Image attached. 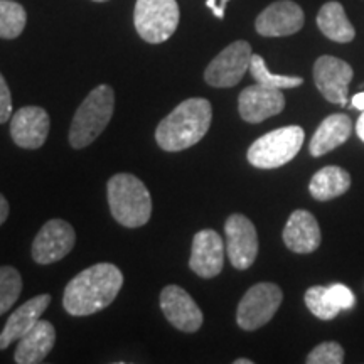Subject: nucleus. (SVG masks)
<instances>
[{
  "instance_id": "obj_27",
  "label": "nucleus",
  "mask_w": 364,
  "mask_h": 364,
  "mask_svg": "<svg viewBox=\"0 0 364 364\" xmlns=\"http://www.w3.org/2000/svg\"><path fill=\"white\" fill-rule=\"evenodd\" d=\"M344 361V349L338 343H322L307 356L309 364H341Z\"/></svg>"
},
{
  "instance_id": "obj_5",
  "label": "nucleus",
  "mask_w": 364,
  "mask_h": 364,
  "mask_svg": "<svg viewBox=\"0 0 364 364\" xmlns=\"http://www.w3.org/2000/svg\"><path fill=\"white\" fill-rule=\"evenodd\" d=\"M304 139H306L304 129L297 125L268 132L255 140L248 149V162L257 169H277L285 166L302 149Z\"/></svg>"
},
{
  "instance_id": "obj_6",
  "label": "nucleus",
  "mask_w": 364,
  "mask_h": 364,
  "mask_svg": "<svg viewBox=\"0 0 364 364\" xmlns=\"http://www.w3.org/2000/svg\"><path fill=\"white\" fill-rule=\"evenodd\" d=\"M134 24L140 38L150 44H161L179 26V6L176 0H136Z\"/></svg>"
},
{
  "instance_id": "obj_26",
  "label": "nucleus",
  "mask_w": 364,
  "mask_h": 364,
  "mask_svg": "<svg viewBox=\"0 0 364 364\" xmlns=\"http://www.w3.org/2000/svg\"><path fill=\"white\" fill-rule=\"evenodd\" d=\"M306 304L314 316L322 318V321H329L334 318L341 312V309L332 302L327 292V287H311L306 292Z\"/></svg>"
},
{
  "instance_id": "obj_9",
  "label": "nucleus",
  "mask_w": 364,
  "mask_h": 364,
  "mask_svg": "<svg viewBox=\"0 0 364 364\" xmlns=\"http://www.w3.org/2000/svg\"><path fill=\"white\" fill-rule=\"evenodd\" d=\"M226 253L231 265L247 270L257 260L258 236L255 225L243 215H231L225 223Z\"/></svg>"
},
{
  "instance_id": "obj_23",
  "label": "nucleus",
  "mask_w": 364,
  "mask_h": 364,
  "mask_svg": "<svg viewBox=\"0 0 364 364\" xmlns=\"http://www.w3.org/2000/svg\"><path fill=\"white\" fill-rule=\"evenodd\" d=\"M27 22L26 9L12 0H0V38L16 39Z\"/></svg>"
},
{
  "instance_id": "obj_30",
  "label": "nucleus",
  "mask_w": 364,
  "mask_h": 364,
  "mask_svg": "<svg viewBox=\"0 0 364 364\" xmlns=\"http://www.w3.org/2000/svg\"><path fill=\"white\" fill-rule=\"evenodd\" d=\"M226 4H228V0H221L220 6H218V4H216V0H206V6L211 9L213 14H215L218 19H223V17H225Z\"/></svg>"
},
{
  "instance_id": "obj_28",
  "label": "nucleus",
  "mask_w": 364,
  "mask_h": 364,
  "mask_svg": "<svg viewBox=\"0 0 364 364\" xmlns=\"http://www.w3.org/2000/svg\"><path fill=\"white\" fill-rule=\"evenodd\" d=\"M327 292H329L332 302H334L341 311H343V309H351L354 306V295L346 285L334 284L327 287Z\"/></svg>"
},
{
  "instance_id": "obj_14",
  "label": "nucleus",
  "mask_w": 364,
  "mask_h": 364,
  "mask_svg": "<svg viewBox=\"0 0 364 364\" xmlns=\"http://www.w3.org/2000/svg\"><path fill=\"white\" fill-rule=\"evenodd\" d=\"M285 108V97L282 90L267 88L262 85L248 86L238 98L240 115L248 124H262Z\"/></svg>"
},
{
  "instance_id": "obj_13",
  "label": "nucleus",
  "mask_w": 364,
  "mask_h": 364,
  "mask_svg": "<svg viewBox=\"0 0 364 364\" xmlns=\"http://www.w3.org/2000/svg\"><path fill=\"white\" fill-rule=\"evenodd\" d=\"M161 309L167 321L182 332H196L203 326V312L188 294L177 285H169L161 294Z\"/></svg>"
},
{
  "instance_id": "obj_34",
  "label": "nucleus",
  "mask_w": 364,
  "mask_h": 364,
  "mask_svg": "<svg viewBox=\"0 0 364 364\" xmlns=\"http://www.w3.org/2000/svg\"><path fill=\"white\" fill-rule=\"evenodd\" d=\"M235 364H253L252 359H236Z\"/></svg>"
},
{
  "instance_id": "obj_25",
  "label": "nucleus",
  "mask_w": 364,
  "mask_h": 364,
  "mask_svg": "<svg viewBox=\"0 0 364 364\" xmlns=\"http://www.w3.org/2000/svg\"><path fill=\"white\" fill-rule=\"evenodd\" d=\"M22 292V277L14 267H0V316H4Z\"/></svg>"
},
{
  "instance_id": "obj_19",
  "label": "nucleus",
  "mask_w": 364,
  "mask_h": 364,
  "mask_svg": "<svg viewBox=\"0 0 364 364\" xmlns=\"http://www.w3.org/2000/svg\"><path fill=\"white\" fill-rule=\"evenodd\" d=\"M56 343V331L49 321H41L19 339L16 349L17 364H39L51 353Z\"/></svg>"
},
{
  "instance_id": "obj_2",
  "label": "nucleus",
  "mask_w": 364,
  "mask_h": 364,
  "mask_svg": "<svg viewBox=\"0 0 364 364\" xmlns=\"http://www.w3.org/2000/svg\"><path fill=\"white\" fill-rule=\"evenodd\" d=\"M211 120L213 108L206 98L186 100L157 125L159 147L167 152H181L193 147L208 134Z\"/></svg>"
},
{
  "instance_id": "obj_20",
  "label": "nucleus",
  "mask_w": 364,
  "mask_h": 364,
  "mask_svg": "<svg viewBox=\"0 0 364 364\" xmlns=\"http://www.w3.org/2000/svg\"><path fill=\"white\" fill-rule=\"evenodd\" d=\"M351 130L353 124L348 115H344V113L329 115L318 125L311 140V145H309V150L314 157L324 156V154L343 145L351 135Z\"/></svg>"
},
{
  "instance_id": "obj_21",
  "label": "nucleus",
  "mask_w": 364,
  "mask_h": 364,
  "mask_svg": "<svg viewBox=\"0 0 364 364\" xmlns=\"http://www.w3.org/2000/svg\"><path fill=\"white\" fill-rule=\"evenodd\" d=\"M317 26L326 38L341 44L351 43L356 36V31L339 2H327L322 6L317 14Z\"/></svg>"
},
{
  "instance_id": "obj_12",
  "label": "nucleus",
  "mask_w": 364,
  "mask_h": 364,
  "mask_svg": "<svg viewBox=\"0 0 364 364\" xmlns=\"http://www.w3.org/2000/svg\"><path fill=\"white\" fill-rule=\"evenodd\" d=\"M306 22V16L300 6L292 0H279L268 6L257 17V33L265 38H284L299 33Z\"/></svg>"
},
{
  "instance_id": "obj_10",
  "label": "nucleus",
  "mask_w": 364,
  "mask_h": 364,
  "mask_svg": "<svg viewBox=\"0 0 364 364\" xmlns=\"http://www.w3.org/2000/svg\"><path fill=\"white\" fill-rule=\"evenodd\" d=\"M76 243L75 230L65 220L44 223L33 243V258L39 265H51L66 257Z\"/></svg>"
},
{
  "instance_id": "obj_15",
  "label": "nucleus",
  "mask_w": 364,
  "mask_h": 364,
  "mask_svg": "<svg viewBox=\"0 0 364 364\" xmlns=\"http://www.w3.org/2000/svg\"><path fill=\"white\" fill-rule=\"evenodd\" d=\"M225 265V243L215 230H203L193 240L189 267L198 277L213 279Z\"/></svg>"
},
{
  "instance_id": "obj_8",
  "label": "nucleus",
  "mask_w": 364,
  "mask_h": 364,
  "mask_svg": "<svg viewBox=\"0 0 364 364\" xmlns=\"http://www.w3.org/2000/svg\"><path fill=\"white\" fill-rule=\"evenodd\" d=\"M252 46L247 41H236L218 54L204 71V80L215 88H231L243 80L252 63Z\"/></svg>"
},
{
  "instance_id": "obj_11",
  "label": "nucleus",
  "mask_w": 364,
  "mask_h": 364,
  "mask_svg": "<svg viewBox=\"0 0 364 364\" xmlns=\"http://www.w3.org/2000/svg\"><path fill=\"white\" fill-rule=\"evenodd\" d=\"M353 80V68L343 59L321 56L314 65V81L327 102L346 105L349 83Z\"/></svg>"
},
{
  "instance_id": "obj_17",
  "label": "nucleus",
  "mask_w": 364,
  "mask_h": 364,
  "mask_svg": "<svg viewBox=\"0 0 364 364\" xmlns=\"http://www.w3.org/2000/svg\"><path fill=\"white\" fill-rule=\"evenodd\" d=\"M51 304V297L48 294L36 295L26 304L17 309L11 317L7 318L6 327L0 334V349H7L9 346L19 341L22 336L27 334L41 321L46 309Z\"/></svg>"
},
{
  "instance_id": "obj_3",
  "label": "nucleus",
  "mask_w": 364,
  "mask_h": 364,
  "mask_svg": "<svg viewBox=\"0 0 364 364\" xmlns=\"http://www.w3.org/2000/svg\"><path fill=\"white\" fill-rule=\"evenodd\" d=\"M107 193L117 223L127 228L147 225L152 215V198L139 177L127 172L113 176L107 184Z\"/></svg>"
},
{
  "instance_id": "obj_16",
  "label": "nucleus",
  "mask_w": 364,
  "mask_h": 364,
  "mask_svg": "<svg viewBox=\"0 0 364 364\" xmlns=\"http://www.w3.org/2000/svg\"><path fill=\"white\" fill-rule=\"evenodd\" d=\"M49 115L41 107L21 108L11 120V136L22 149L36 150L43 147L49 135Z\"/></svg>"
},
{
  "instance_id": "obj_22",
  "label": "nucleus",
  "mask_w": 364,
  "mask_h": 364,
  "mask_svg": "<svg viewBox=\"0 0 364 364\" xmlns=\"http://www.w3.org/2000/svg\"><path fill=\"white\" fill-rule=\"evenodd\" d=\"M351 186V176L349 172L336 166H329L316 172L312 177L309 191L317 201H329V199L339 198Z\"/></svg>"
},
{
  "instance_id": "obj_33",
  "label": "nucleus",
  "mask_w": 364,
  "mask_h": 364,
  "mask_svg": "<svg viewBox=\"0 0 364 364\" xmlns=\"http://www.w3.org/2000/svg\"><path fill=\"white\" fill-rule=\"evenodd\" d=\"M356 132H358V135H359V139L363 140L364 142V112H363V115L359 117V120H358V125H356Z\"/></svg>"
},
{
  "instance_id": "obj_31",
  "label": "nucleus",
  "mask_w": 364,
  "mask_h": 364,
  "mask_svg": "<svg viewBox=\"0 0 364 364\" xmlns=\"http://www.w3.org/2000/svg\"><path fill=\"white\" fill-rule=\"evenodd\" d=\"M9 218V203L7 199L0 194V226L7 221Z\"/></svg>"
},
{
  "instance_id": "obj_1",
  "label": "nucleus",
  "mask_w": 364,
  "mask_h": 364,
  "mask_svg": "<svg viewBox=\"0 0 364 364\" xmlns=\"http://www.w3.org/2000/svg\"><path fill=\"white\" fill-rule=\"evenodd\" d=\"M124 285L120 268L112 263H97L86 268L66 285L63 306L75 317H85L107 309Z\"/></svg>"
},
{
  "instance_id": "obj_7",
  "label": "nucleus",
  "mask_w": 364,
  "mask_h": 364,
  "mask_svg": "<svg viewBox=\"0 0 364 364\" xmlns=\"http://www.w3.org/2000/svg\"><path fill=\"white\" fill-rule=\"evenodd\" d=\"M282 299H284V294L279 285L268 284V282L253 285L238 304L236 322L243 331L260 329L268 324L279 311Z\"/></svg>"
},
{
  "instance_id": "obj_4",
  "label": "nucleus",
  "mask_w": 364,
  "mask_h": 364,
  "mask_svg": "<svg viewBox=\"0 0 364 364\" xmlns=\"http://www.w3.org/2000/svg\"><path fill=\"white\" fill-rule=\"evenodd\" d=\"M113 110H115V93H113L112 86H97L85 98V102L80 105L73 117L70 129L71 147L85 149L93 144L110 124Z\"/></svg>"
},
{
  "instance_id": "obj_35",
  "label": "nucleus",
  "mask_w": 364,
  "mask_h": 364,
  "mask_svg": "<svg viewBox=\"0 0 364 364\" xmlns=\"http://www.w3.org/2000/svg\"><path fill=\"white\" fill-rule=\"evenodd\" d=\"M95 2H107V0H95Z\"/></svg>"
},
{
  "instance_id": "obj_32",
  "label": "nucleus",
  "mask_w": 364,
  "mask_h": 364,
  "mask_svg": "<svg viewBox=\"0 0 364 364\" xmlns=\"http://www.w3.org/2000/svg\"><path fill=\"white\" fill-rule=\"evenodd\" d=\"M353 107L358 108V110L364 112V91L363 93H358L353 97Z\"/></svg>"
},
{
  "instance_id": "obj_18",
  "label": "nucleus",
  "mask_w": 364,
  "mask_h": 364,
  "mask_svg": "<svg viewBox=\"0 0 364 364\" xmlns=\"http://www.w3.org/2000/svg\"><path fill=\"white\" fill-rule=\"evenodd\" d=\"M321 228L312 213L297 209L290 215L284 230L287 248L295 253H312L321 245Z\"/></svg>"
},
{
  "instance_id": "obj_29",
  "label": "nucleus",
  "mask_w": 364,
  "mask_h": 364,
  "mask_svg": "<svg viewBox=\"0 0 364 364\" xmlns=\"http://www.w3.org/2000/svg\"><path fill=\"white\" fill-rule=\"evenodd\" d=\"M12 115V97L11 90L4 80V76L0 75V124H6V122Z\"/></svg>"
},
{
  "instance_id": "obj_24",
  "label": "nucleus",
  "mask_w": 364,
  "mask_h": 364,
  "mask_svg": "<svg viewBox=\"0 0 364 364\" xmlns=\"http://www.w3.org/2000/svg\"><path fill=\"white\" fill-rule=\"evenodd\" d=\"M250 73H252L253 80L258 85L267 86V88H275V90H287V88H297L304 83V80L300 76H284V75H273L268 71V68L263 61L262 56L253 54L252 63H250Z\"/></svg>"
}]
</instances>
